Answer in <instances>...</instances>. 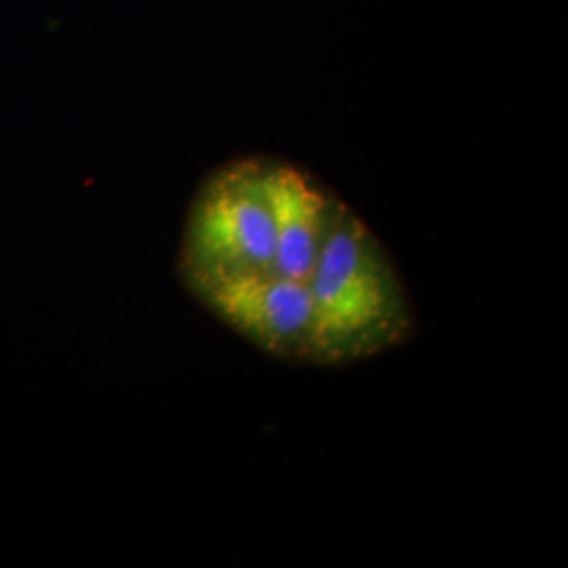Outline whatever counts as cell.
I'll return each instance as SVG.
<instances>
[{"label":"cell","mask_w":568,"mask_h":568,"mask_svg":"<svg viewBox=\"0 0 568 568\" xmlns=\"http://www.w3.org/2000/svg\"><path fill=\"white\" fill-rule=\"evenodd\" d=\"M178 274L220 323L291 365H358L419 331L405 278L361 213L276 156L234 159L201 183Z\"/></svg>","instance_id":"6da1fadb"}]
</instances>
